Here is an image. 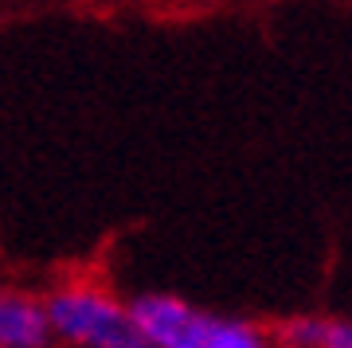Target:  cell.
Instances as JSON below:
<instances>
[{
	"instance_id": "1",
	"label": "cell",
	"mask_w": 352,
	"mask_h": 348,
	"mask_svg": "<svg viewBox=\"0 0 352 348\" xmlns=\"http://www.w3.org/2000/svg\"><path fill=\"white\" fill-rule=\"evenodd\" d=\"M129 317L149 348H278L274 333L235 313L204 309L180 294H138L129 298Z\"/></svg>"
},
{
	"instance_id": "2",
	"label": "cell",
	"mask_w": 352,
	"mask_h": 348,
	"mask_svg": "<svg viewBox=\"0 0 352 348\" xmlns=\"http://www.w3.org/2000/svg\"><path fill=\"white\" fill-rule=\"evenodd\" d=\"M51 340L67 348H149L129 305L94 282H63L43 294Z\"/></svg>"
},
{
	"instance_id": "4",
	"label": "cell",
	"mask_w": 352,
	"mask_h": 348,
	"mask_svg": "<svg viewBox=\"0 0 352 348\" xmlns=\"http://www.w3.org/2000/svg\"><path fill=\"white\" fill-rule=\"evenodd\" d=\"M329 317H289L274 329L278 348H321Z\"/></svg>"
},
{
	"instance_id": "3",
	"label": "cell",
	"mask_w": 352,
	"mask_h": 348,
	"mask_svg": "<svg viewBox=\"0 0 352 348\" xmlns=\"http://www.w3.org/2000/svg\"><path fill=\"white\" fill-rule=\"evenodd\" d=\"M0 348H51V325L39 294L0 286Z\"/></svg>"
},
{
	"instance_id": "5",
	"label": "cell",
	"mask_w": 352,
	"mask_h": 348,
	"mask_svg": "<svg viewBox=\"0 0 352 348\" xmlns=\"http://www.w3.org/2000/svg\"><path fill=\"white\" fill-rule=\"evenodd\" d=\"M321 348H352V317H329Z\"/></svg>"
}]
</instances>
